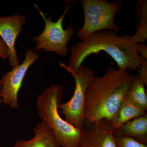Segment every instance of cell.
<instances>
[{"label":"cell","mask_w":147,"mask_h":147,"mask_svg":"<svg viewBox=\"0 0 147 147\" xmlns=\"http://www.w3.org/2000/svg\"><path fill=\"white\" fill-rule=\"evenodd\" d=\"M131 37L128 34L119 36L111 30L95 32L72 47L68 66L77 71L88 56L103 51L116 62L118 69L129 72L138 70L142 57Z\"/></svg>","instance_id":"6da1fadb"},{"label":"cell","mask_w":147,"mask_h":147,"mask_svg":"<svg viewBox=\"0 0 147 147\" xmlns=\"http://www.w3.org/2000/svg\"><path fill=\"white\" fill-rule=\"evenodd\" d=\"M135 75L109 67L102 76H95L85 96L86 121H110L115 114Z\"/></svg>","instance_id":"7a4b0ae2"},{"label":"cell","mask_w":147,"mask_h":147,"mask_svg":"<svg viewBox=\"0 0 147 147\" xmlns=\"http://www.w3.org/2000/svg\"><path fill=\"white\" fill-rule=\"evenodd\" d=\"M63 89L54 84L44 90L37 98L39 117L53 130L60 147H78L80 145L82 130L74 127L62 118L58 105L60 103Z\"/></svg>","instance_id":"3957f363"},{"label":"cell","mask_w":147,"mask_h":147,"mask_svg":"<svg viewBox=\"0 0 147 147\" xmlns=\"http://www.w3.org/2000/svg\"><path fill=\"white\" fill-rule=\"evenodd\" d=\"M84 11V22L78 31L77 36L84 40L95 32L111 30L117 33L120 28L114 22V18L122 8L121 2L106 0H81Z\"/></svg>","instance_id":"277c9868"},{"label":"cell","mask_w":147,"mask_h":147,"mask_svg":"<svg viewBox=\"0 0 147 147\" xmlns=\"http://www.w3.org/2000/svg\"><path fill=\"white\" fill-rule=\"evenodd\" d=\"M61 67L71 74L75 83V90L72 97L65 102L58 105L59 114L65 116V120L78 129L82 130L86 121L85 115V96L86 91L94 77L92 69L80 66L77 71L59 61Z\"/></svg>","instance_id":"5b68a950"},{"label":"cell","mask_w":147,"mask_h":147,"mask_svg":"<svg viewBox=\"0 0 147 147\" xmlns=\"http://www.w3.org/2000/svg\"><path fill=\"white\" fill-rule=\"evenodd\" d=\"M34 6L45 23L42 32L33 38L34 41L36 43L35 51L42 50L55 53L63 57L67 56L69 53L67 44L74 33V28L72 25H69L65 30L63 24L65 17L72 5H67L62 14L55 22L52 21L51 16L47 18L36 4Z\"/></svg>","instance_id":"8992f818"},{"label":"cell","mask_w":147,"mask_h":147,"mask_svg":"<svg viewBox=\"0 0 147 147\" xmlns=\"http://www.w3.org/2000/svg\"><path fill=\"white\" fill-rule=\"evenodd\" d=\"M39 58L36 51L33 49H28L26 52L23 62L3 75L1 78L3 103L13 109H18V92L29 69Z\"/></svg>","instance_id":"52a82bcc"},{"label":"cell","mask_w":147,"mask_h":147,"mask_svg":"<svg viewBox=\"0 0 147 147\" xmlns=\"http://www.w3.org/2000/svg\"><path fill=\"white\" fill-rule=\"evenodd\" d=\"M114 130L106 119L86 121L82 130L80 144L88 147H117Z\"/></svg>","instance_id":"ba28073f"},{"label":"cell","mask_w":147,"mask_h":147,"mask_svg":"<svg viewBox=\"0 0 147 147\" xmlns=\"http://www.w3.org/2000/svg\"><path fill=\"white\" fill-rule=\"evenodd\" d=\"M26 22V16L19 13L0 16V37L7 48L9 65L13 67L20 64L15 44L16 38Z\"/></svg>","instance_id":"9c48e42d"},{"label":"cell","mask_w":147,"mask_h":147,"mask_svg":"<svg viewBox=\"0 0 147 147\" xmlns=\"http://www.w3.org/2000/svg\"><path fill=\"white\" fill-rule=\"evenodd\" d=\"M33 131L34 137L32 139H19L13 147H60L53 130L44 121L37 124Z\"/></svg>","instance_id":"30bf717a"},{"label":"cell","mask_w":147,"mask_h":147,"mask_svg":"<svg viewBox=\"0 0 147 147\" xmlns=\"http://www.w3.org/2000/svg\"><path fill=\"white\" fill-rule=\"evenodd\" d=\"M114 134L116 136L130 137L141 144H147V114L114 129Z\"/></svg>","instance_id":"8fae6325"},{"label":"cell","mask_w":147,"mask_h":147,"mask_svg":"<svg viewBox=\"0 0 147 147\" xmlns=\"http://www.w3.org/2000/svg\"><path fill=\"white\" fill-rule=\"evenodd\" d=\"M146 114V112L137 108L124 98L115 114L109 121L113 128L116 129L129 121Z\"/></svg>","instance_id":"7c38bea8"},{"label":"cell","mask_w":147,"mask_h":147,"mask_svg":"<svg viewBox=\"0 0 147 147\" xmlns=\"http://www.w3.org/2000/svg\"><path fill=\"white\" fill-rule=\"evenodd\" d=\"M145 86L141 76L139 75L135 76L124 98L137 108L146 112L147 96Z\"/></svg>","instance_id":"4fadbf2b"},{"label":"cell","mask_w":147,"mask_h":147,"mask_svg":"<svg viewBox=\"0 0 147 147\" xmlns=\"http://www.w3.org/2000/svg\"><path fill=\"white\" fill-rule=\"evenodd\" d=\"M138 18L137 31L131 40L134 43H144L147 39V1L139 0L136 4Z\"/></svg>","instance_id":"5bb4252c"},{"label":"cell","mask_w":147,"mask_h":147,"mask_svg":"<svg viewBox=\"0 0 147 147\" xmlns=\"http://www.w3.org/2000/svg\"><path fill=\"white\" fill-rule=\"evenodd\" d=\"M117 147H147V144H141L130 137L115 136Z\"/></svg>","instance_id":"9a60e30c"},{"label":"cell","mask_w":147,"mask_h":147,"mask_svg":"<svg viewBox=\"0 0 147 147\" xmlns=\"http://www.w3.org/2000/svg\"><path fill=\"white\" fill-rule=\"evenodd\" d=\"M139 72V76L144 81V83L147 86V59L142 57V62Z\"/></svg>","instance_id":"2e32d148"},{"label":"cell","mask_w":147,"mask_h":147,"mask_svg":"<svg viewBox=\"0 0 147 147\" xmlns=\"http://www.w3.org/2000/svg\"><path fill=\"white\" fill-rule=\"evenodd\" d=\"M8 59L7 50L5 43L0 37V59Z\"/></svg>","instance_id":"e0dca14e"},{"label":"cell","mask_w":147,"mask_h":147,"mask_svg":"<svg viewBox=\"0 0 147 147\" xmlns=\"http://www.w3.org/2000/svg\"><path fill=\"white\" fill-rule=\"evenodd\" d=\"M137 52L143 58L147 59V45L144 43H138L137 45Z\"/></svg>","instance_id":"ac0fdd59"},{"label":"cell","mask_w":147,"mask_h":147,"mask_svg":"<svg viewBox=\"0 0 147 147\" xmlns=\"http://www.w3.org/2000/svg\"><path fill=\"white\" fill-rule=\"evenodd\" d=\"M2 81L1 78H0V104L2 103Z\"/></svg>","instance_id":"d6986e66"},{"label":"cell","mask_w":147,"mask_h":147,"mask_svg":"<svg viewBox=\"0 0 147 147\" xmlns=\"http://www.w3.org/2000/svg\"><path fill=\"white\" fill-rule=\"evenodd\" d=\"M78 147H88L86 146H85V145L82 144H80V145H79V146Z\"/></svg>","instance_id":"ffe728a7"}]
</instances>
